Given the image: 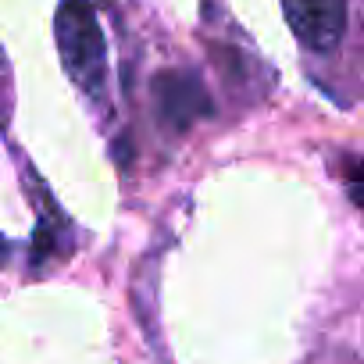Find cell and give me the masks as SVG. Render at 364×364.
<instances>
[{
    "instance_id": "1",
    "label": "cell",
    "mask_w": 364,
    "mask_h": 364,
    "mask_svg": "<svg viewBox=\"0 0 364 364\" xmlns=\"http://www.w3.org/2000/svg\"><path fill=\"white\" fill-rule=\"evenodd\" d=\"M54 36L68 79L90 100H100L107 82V43L90 0H61L54 15Z\"/></svg>"
},
{
    "instance_id": "2",
    "label": "cell",
    "mask_w": 364,
    "mask_h": 364,
    "mask_svg": "<svg viewBox=\"0 0 364 364\" xmlns=\"http://www.w3.org/2000/svg\"><path fill=\"white\" fill-rule=\"evenodd\" d=\"M154 111L164 129L186 132L193 122L211 114V97L208 86L200 82L197 72L186 68H168L154 75Z\"/></svg>"
},
{
    "instance_id": "3",
    "label": "cell",
    "mask_w": 364,
    "mask_h": 364,
    "mask_svg": "<svg viewBox=\"0 0 364 364\" xmlns=\"http://www.w3.org/2000/svg\"><path fill=\"white\" fill-rule=\"evenodd\" d=\"M286 22L307 50H332L346 29V0H282Z\"/></svg>"
},
{
    "instance_id": "4",
    "label": "cell",
    "mask_w": 364,
    "mask_h": 364,
    "mask_svg": "<svg viewBox=\"0 0 364 364\" xmlns=\"http://www.w3.org/2000/svg\"><path fill=\"white\" fill-rule=\"evenodd\" d=\"M343 178H346V193H350V200L364 211V157H353V161H346V168H343Z\"/></svg>"
}]
</instances>
